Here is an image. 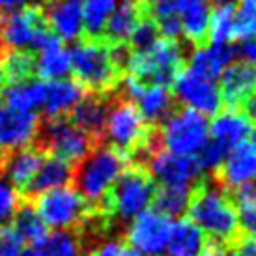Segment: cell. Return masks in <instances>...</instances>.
Returning a JSON list of instances; mask_svg holds the SVG:
<instances>
[{"instance_id": "cell-1", "label": "cell", "mask_w": 256, "mask_h": 256, "mask_svg": "<svg viewBox=\"0 0 256 256\" xmlns=\"http://www.w3.org/2000/svg\"><path fill=\"white\" fill-rule=\"evenodd\" d=\"M187 212L189 219L214 242L226 243L238 240L240 222L234 200L220 185L208 182L194 185Z\"/></svg>"}, {"instance_id": "cell-2", "label": "cell", "mask_w": 256, "mask_h": 256, "mask_svg": "<svg viewBox=\"0 0 256 256\" xmlns=\"http://www.w3.org/2000/svg\"><path fill=\"white\" fill-rule=\"evenodd\" d=\"M72 72L75 80L98 96H107L120 82L122 66L114 56L112 45L103 40L86 38L70 49Z\"/></svg>"}, {"instance_id": "cell-3", "label": "cell", "mask_w": 256, "mask_h": 256, "mask_svg": "<svg viewBox=\"0 0 256 256\" xmlns=\"http://www.w3.org/2000/svg\"><path fill=\"white\" fill-rule=\"evenodd\" d=\"M129 156L112 146H98L78 163L73 182L88 204H101L108 196L114 184L128 170Z\"/></svg>"}, {"instance_id": "cell-4", "label": "cell", "mask_w": 256, "mask_h": 256, "mask_svg": "<svg viewBox=\"0 0 256 256\" xmlns=\"http://www.w3.org/2000/svg\"><path fill=\"white\" fill-rule=\"evenodd\" d=\"M126 70L138 82L168 88L184 70V49L176 40L159 38L150 49L129 50Z\"/></svg>"}, {"instance_id": "cell-5", "label": "cell", "mask_w": 256, "mask_h": 256, "mask_svg": "<svg viewBox=\"0 0 256 256\" xmlns=\"http://www.w3.org/2000/svg\"><path fill=\"white\" fill-rule=\"evenodd\" d=\"M156 191V182L146 166H128V170L122 174L101 204L108 217L120 222H131L135 217L150 210Z\"/></svg>"}, {"instance_id": "cell-6", "label": "cell", "mask_w": 256, "mask_h": 256, "mask_svg": "<svg viewBox=\"0 0 256 256\" xmlns=\"http://www.w3.org/2000/svg\"><path fill=\"white\" fill-rule=\"evenodd\" d=\"M103 135L108 140V146L120 150L126 156L136 152L148 156L156 150L150 124L129 101H118L108 108Z\"/></svg>"}, {"instance_id": "cell-7", "label": "cell", "mask_w": 256, "mask_h": 256, "mask_svg": "<svg viewBox=\"0 0 256 256\" xmlns=\"http://www.w3.org/2000/svg\"><path fill=\"white\" fill-rule=\"evenodd\" d=\"M34 210L47 228L56 232H72L73 228L84 226L92 219L90 204L75 187H58L36 196Z\"/></svg>"}, {"instance_id": "cell-8", "label": "cell", "mask_w": 256, "mask_h": 256, "mask_svg": "<svg viewBox=\"0 0 256 256\" xmlns=\"http://www.w3.org/2000/svg\"><path fill=\"white\" fill-rule=\"evenodd\" d=\"M157 140L166 152L194 157L210 140V122L204 114L182 108L164 118Z\"/></svg>"}, {"instance_id": "cell-9", "label": "cell", "mask_w": 256, "mask_h": 256, "mask_svg": "<svg viewBox=\"0 0 256 256\" xmlns=\"http://www.w3.org/2000/svg\"><path fill=\"white\" fill-rule=\"evenodd\" d=\"M50 34L40 6H24L0 15V43L8 50H36Z\"/></svg>"}, {"instance_id": "cell-10", "label": "cell", "mask_w": 256, "mask_h": 256, "mask_svg": "<svg viewBox=\"0 0 256 256\" xmlns=\"http://www.w3.org/2000/svg\"><path fill=\"white\" fill-rule=\"evenodd\" d=\"M174 220L157 210H146L129 222L126 245L136 256H161L166 249Z\"/></svg>"}, {"instance_id": "cell-11", "label": "cell", "mask_w": 256, "mask_h": 256, "mask_svg": "<svg viewBox=\"0 0 256 256\" xmlns=\"http://www.w3.org/2000/svg\"><path fill=\"white\" fill-rule=\"evenodd\" d=\"M43 148L52 157H58L70 164H78L94 148V138L78 129L70 118L49 120L43 131Z\"/></svg>"}, {"instance_id": "cell-12", "label": "cell", "mask_w": 256, "mask_h": 256, "mask_svg": "<svg viewBox=\"0 0 256 256\" xmlns=\"http://www.w3.org/2000/svg\"><path fill=\"white\" fill-rule=\"evenodd\" d=\"M40 131L42 122L38 112L19 110L0 103V157L32 146Z\"/></svg>"}, {"instance_id": "cell-13", "label": "cell", "mask_w": 256, "mask_h": 256, "mask_svg": "<svg viewBox=\"0 0 256 256\" xmlns=\"http://www.w3.org/2000/svg\"><path fill=\"white\" fill-rule=\"evenodd\" d=\"M172 84H174V96L182 101L185 108H191L204 116H215L220 112L222 98L217 82L198 77L189 70H182Z\"/></svg>"}, {"instance_id": "cell-14", "label": "cell", "mask_w": 256, "mask_h": 256, "mask_svg": "<svg viewBox=\"0 0 256 256\" xmlns=\"http://www.w3.org/2000/svg\"><path fill=\"white\" fill-rule=\"evenodd\" d=\"M148 166L146 170L150 172V176L154 178V182L166 187V185H174V187H192L198 182L200 166L196 164L194 157L187 156H178L166 150H154L148 156Z\"/></svg>"}, {"instance_id": "cell-15", "label": "cell", "mask_w": 256, "mask_h": 256, "mask_svg": "<svg viewBox=\"0 0 256 256\" xmlns=\"http://www.w3.org/2000/svg\"><path fill=\"white\" fill-rule=\"evenodd\" d=\"M126 94L148 124L164 120L174 107V96L166 86L144 84V82L128 77L126 78Z\"/></svg>"}, {"instance_id": "cell-16", "label": "cell", "mask_w": 256, "mask_h": 256, "mask_svg": "<svg viewBox=\"0 0 256 256\" xmlns=\"http://www.w3.org/2000/svg\"><path fill=\"white\" fill-rule=\"evenodd\" d=\"M252 131V122L236 108L217 112L210 124V140L230 154L232 150L247 144Z\"/></svg>"}, {"instance_id": "cell-17", "label": "cell", "mask_w": 256, "mask_h": 256, "mask_svg": "<svg viewBox=\"0 0 256 256\" xmlns=\"http://www.w3.org/2000/svg\"><path fill=\"white\" fill-rule=\"evenodd\" d=\"M45 19L50 34L60 42H77L84 32L82 0H50L45 6Z\"/></svg>"}, {"instance_id": "cell-18", "label": "cell", "mask_w": 256, "mask_h": 256, "mask_svg": "<svg viewBox=\"0 0 256 256\" xmlns=\"http://www.w3.org/2000/svg\"><path fill=\"white\" fill-rule=\"evenodd\" d=\"M219 92L222 105L228 108L242 107L256 92V68L247 62H232L219 77Z\"/></svg>"}, {"instance_id": "cell-19", "label": "cell", "mask_w": 256, "mask_h": 256, "mask_svg": "<svg viewBox=\"0 0 256 256\" xmlns=\"http://www.w3.org/2000/svg\"><path fill=\"white\" fill-rule=\"evenodd\" d=\"M219 185L226 189H240L243 185L256 184V148L243 144L232 150L219 166Z\"/></svg>"}, {"instance_id": "cell-20", "label": "cell", "mask_w": 256, "mask_h": 256, "mask_svg": "<svg viewBox=\"0 0 256 256\" xmlns=\"http://www.w3.org/2000/svg\"><path fill=\"white\" fill-rule=\"evenodd\" d=\"M180 21L182 36L194 45H204L208 40L212 0H170Z\"/></svg>"}, {"instance_id": "cell-21", "label": "cell", "mask_w": 256, "mask_h": 256, "mask_svg": "<svg viewBox=\"0 0 256 256\" xmlns=\"http://www.w3.org/2000/svg\"><path fill=\"white\" fill-rule=\"evenodd\" d=\"M43 159V152L40 148L28 146V148L17 150L8 156L2 157V164H0V174L6 180L8 184H12L19 191V189H26L30 182L34 180L36 172L40 170Z\"/></svg>"}, {"instance_id": "cell-22", "label": "cell", "mask_w": 256, "mask_h": 256, "mask_svg": "<svg viewBox=\"0 0 256 256\" xmlns=\"http://www.w3.org/2000/svg\"><path fill=\"white\" fill-rule=\"evenodd\" d=\"M146 12L148 6L140 0H120L103 32L108 45H128L138 22L146 17Z\"/></svg>"}, {"instance_id": "cell-23", "label": "cell", "mask_w": 256, "mask_h": 256, "mask_svg": "<svg viewBox=\"0 0 256 256\" xmlns=\"http://www.w3.org/2000/svg\"><path fill=\"white\" fill-rule=\"evenodd\" d=\"M84 98V88L77 80L72 78H58V80H45V94H43L42 110L49 120L64 118L73 107Z\"/></svg>"}, {"instance_id": "cell-24", "label": "cell", "mask_w": 256, "mask_h": 256, "mask_svg": "<svg viewBox=\"0 0 256 256\" xmlns=\"http://www.w3.org/2000/svg\"><path fill=\"white\" fill-rule=\"evenodd\" d=\"M70 72H72L70 49L58 38L49 36L36 49L34 75H38L40 80H58L66 78Z\"/></svg>"}, {"instance_id": "cell-25", "label": "cell", "mask_w": 256, "mask_h": 256, "mask_svg": "<svg viewBox=\"0 0 256 256\" xmlns=\"http://www.w3.org/2000/svg\"><path fill=\"white\" fill-rule=\"evenodd\" d=\"M234 56L236 49L230 47L228 43L226 45H215V43L198 45L189 56L187 70L192 72L194 75H198V77H204L208 80L217 82L220 73L234 62Z\"/></svg>"}, {"instance_id": "cell-26", "label": "cell", "mask_w": 256, "mask_h": 256, "mask_svg": "<svg viewBox=\"0 0 256 256\" xmlns=\"http://www.w3.org/2000/svg\"><path fill=\"white\" fill-rule=\"evenodd\" d=\"M108 108L110 107H108L107 96L90 94V96H84L73 107V110L70 112V120L92 138H98L103 135Z\"/></svg>"}, {"instance_id": "cell-27", "label": "cell", "mask_w": 256, "mask_h": 256, "mask_svg": "<svg viewBox=\"0 0 256 256\" xmlns=\"http://www.w3.org/2000/svg\"><path fill=\"white\" fill-rule=\"evenodd\" d=\"M208 238L191 219L174 220L166 243V256H204Z\"/></svg>"}, {"instance_id": "cell-28", "label": "cell", "mask_w": 256, "mask_h": 256, "mask_svg": "<svg viewBox=\"0 0 256 256\" xmlns=\"http://www.w3.org/2000/svg\"><path fill=\"white\" fill-rule=\"evenodd\" d=\"M72 180V164L58 159V157H45L40 170L36 172V176L30 182L28 187L24 189V192L30 194V196H38L42 192L52 191V189H58V187H66Z\"/></svg>"}, {"instance_id": "cell-29", "label": "cell", "mask_w": 256, "mask_h": 256, "mask_svg": "<svg viewBox=\"0 0 256 256\" xmlns=\"http://www.w3.org/2000/svg\"><path fill=\"white\" fill-rule=\"evenodd\" d=\"M43 94H45V80L38 78H28L21 82H14L4 88V103L19 110H30L36 112L38 108H42Z\"/></svg>"}, {"instance_id": "cell-30", "label": "cell", "mask_w": 256, "mask_h": 256, "mask_svg": "<svg viewBox=\"0 0 256 256\" xmlns=\"http://www.w3.org/2000/svg\"><path fill=\"white\" fill-rule=\"evenodd\" d=\"M240 0H212L208 38L215 45H226L234 34V14Z\"/></svg>"}, {"instance_id": "cell-31", "label": "cell", "mask_w": 256, "mask_h": 256, "mask_svg": "<svg viewBox=\"0 0 256 256\" xmlns=\"http://www.w3.org/2000/svg\"><path fill=\"white\" fill-rule=\"evenodd\" d=\"M12 226L24 242V245H28V247L42 245L49 236V228L45 226L42 217L38 215L34 206H30V204H24L17 210V214L12 220Z\"/></svg>"}, {"instance_id": "cell-32", "label": "cell", "mask_w": 256, "mask_h": 256, "mask_svg": "<svg viewBox=\"0 0 256 256\" xmlns=\"http://www.w3.org/2000/svg\"><path fill=\"white\" fill-rule=\"evenodd\" d=\"M118 0H84L82 2V26L90 40H101L107 28Z\"/></svg>"}, {"instance_id": "cell-33", "label": "cell", "mask_w": 256, "mask_h": 256, "mask_svg": "<svg viewBox=\"0 0 256 256\" xmlns=\"http://www.w3.org/2000/svg\"><path fill=\"white\" fill-rule=\"evenodd\" d=\"M192 187H174V185H166L156 191L154 196V204L157 212H161L166 217H180L187 212L189 208V200H191Z\"/></svg>"}, {"instance_id": "cell-34", "label": "cell", "mask_w": 256, "mask_h": 256, "mask_svg": "<svg viewBox=\"0 0 256 256\" xmlns=\"http://www.w3.org/2000/svg\"><path fill=\"white\" fill-rule=\"evenodd\" d=\"M234 192V206L240 230H243L249 238H256V184L243 185Z\"/></svg>"}, {"instance_id": "cell-35", "label": "cell", "mask_w": 256, "mask_h": 256, "mask_svg": "<svg viewBox=\"0 0 256 256\" xmlns=\"http://www.w3.org/2000/svg\"><path fill=\"white\" fill-rule=\"evenodd\" d=\"M38 256H82V242L73 232H54L36 247Z\"/></svg>"}, {"instance_id": "cell-36", "label": "cell", "mask_w": 256, "mask_h": 256, "mask_svg": "<svg viewBox=\"0 0 256 256\" xmlns=\"http://www.w3.org/2000/svg\"><path fill=\"white\" fill-rule=\"evenodd\" d=\"M0 64H2L6 82L10 84L28 80L34 75V56L26 50H8L0 58Z\"/></svg>"}, {"instance_id": "cell-37", "label": "cell", "mask_w": 256, "mask_h": 256, "mask_svg": "<svg viewBox=\"0 0 256 256\" xmlns=\"http://www.w3.org/2000/svg\"><path fill=\"white\" fill-rule=\"evenodd\" d=\"M256 38V0H240L234 14V34L232 40L249 42Z\"/></svg>"}, {"instance_id": "cell-38", "label": "cell", "mask_w": 256, "mask_h": 256, "mask_svg": "<svg viewBox=\"0 0 256 256\" xmlns=\"http://www.w3.org/2000/svg\"><path fill=\"white\" fill-rule=\"evenodd\" d=\"M21 208V192L4 178H0V226H8Z\"/></svg>"}, {"instance_id": "cell-39", "label": "cell", "mask_w": 256, "mask_h": 256, "mask_svg": "<svg viewBox=\"0 0 256 256\" xmlns=\"http://www.w3.org/2000/svg\"><path fill=\"white\" fill-rule=\"evenodd\" d=\"M159 38H161V34L157 30L156 22L152 21V19H148V17H144L142 21L138 22L135 32H133V36L129 40V45H131V50H146Z\"/></svg>"}, {"instance_id": "cell-40", "label": "cell", "mask_w": 256, "mask_h": 256, "mask_svg": "<svg viewBox=\"0 0 256 256\" xmlns=\"http://www.w3.org/2000/svg\"><path fill=\"white\" fill-rule=\"evenodd\" d=\"M226 156L228 154L224 150H220L219 146H215L212 140H208L206 146L194 156V161H196V164H198L202 174H204V172L219 170V166L222 164V161H224Z\"/></svg>"}, {"instance_id": "cell-41", "label": "cell", "mask_w": 256, "mask_h": 256, "mask_svg": "<svg viewBox=\"0 0 256 256\" xmlns=\"http://www.w3.org/2000/svg\"><path fill=\"white\" fill-rule=\"evenodd\" d=\"M26 245L12 224L0 226V256H19Z\"/></svg>"}, {"instance_id": "cell-42", "label": "cell", "mask_w": 256, "mask_h": 256, "mask_svg": "<svg viewBox=\"0 0 256 256\" xmlns=\"http://www.w3.org/2000/svg\"><path fill=\"white\" fill-rule=\"evenodd\" d=\"M86 256H136L124 242L118 240H105L98 243L94 249L88 250Z\"/></svg>"}, {"instance_id": "cell-43", "label": "cell", "mask_w": 256, "mask_h": 256, "mask_svg": "<svg viewBox=\"0 0 256 256\" xmlns=\"http://www.w3.org/2000/svg\"><path fill=\"white\" fill-rule=\"evenodd\" d=\"M234 249L238 256H256V238L245 236L243 240L234 243Z\"/></svg>"}, {"instance_id": "cell-44", "label": "cell", "mask_w": 256, "mask_h": 256, "mask_svg": "<svg viewBox=\"0 0 256 256\" xmlns=\"http://www.w3.org/2000/svg\"><path fill=\"white\" fill-rule=\"evenodd\" d=\"M240 54H242L243 62H247V64L256 68V38L243 43L242 49H240Z\"/></svg>"}, {"instance_id": "cell-45", "label": "cell", "mask_w": 256, "mask_h": 256, "mask_svg": "<svg viewBox=\"0 0 256 256\" xmlns=\"http://www.w3.org/2000/svg\"><path fill=\"white\" fill-rule=\"evenodd\" d=\"M30 2H38V0H0V15L28 6Z\"/></svg>"}, {"instance_id": "cell-46", "label": "cell", "mask_w": 256, "mask_h": 256, "mask_svg": "<svg viewBox=\"0 0 256 256\" xmlns=\"http://www.w3.org/2000/svg\"><path fill=\"white\" fill-rule=\"evenodd\" d=\"M204 256H238L236 254L234 245L226 247V245H208Z\"/></svg>"}, {"instance_id": "cell-47", "label": "cell", "mask_w": 256, "mask_h": 256, "mask_svg": "<svg viewBox=\"0 0 256 256\" xmlns=\"http://www.w3.org/2000/svg\"><path fill=\"white\" fill-rule=\"evenodd\" d=\"M243 107H245V116H247L250 122H256V92L243 103Z\"/></svg>"}, {"instance_id": "cell-48", "label": "cell", "mask_w": 256, "mask_h": 256, "mask_svg": "<svg viewBox=\"0 0 256 256\" xmlns=\"http://www.w3.org/2000/svg\"><path fill=\"white\" fill-rule=\"evenodd\" d=\"M4 88H6V77H4V72H2V64H0V100H2Z\"/></svg>"}, {"instance_id": "cell-49", "label": "cell", "mask_w": 256, "mask_h": 256, "mask_svg": "<svg viewBox=\"0 0 256 256\" xmlns=\"http://www.w3.org/2000/svg\"><path fill=\"white\" fill-rule=\"evenodd\" d=\"M19 256H38L36 254V247H28V245H26V247L22 249V252Z\"/></svg>"}, {"instance_id": "cell-50", "label": "cell", "mask_w": 256, "mask_h": 256, "mask_svg": "<svg viewBox=\"0 0 256 256\" xmlns=\"http://www.w3.org/2000/svg\"><path fill=\"white\" fill-rule=\"evenodd\" d=\"M249 144H250V146H252V148H256V129H252V131H250Z\"/></svg>"}, {"instance_id": "cell-51", "label": "cell", "mask_w": 256, "mask_h": 256, "mask_svg": "<svg viewBox=\"0 0 256 256\" xmlns=\"http://www.w3.org/2000/svg\"><path fill=\"white\" fill-rule=\"evenodd\" d=\"M140 2H142V4H144V6H154V4H156V2H157V0H140Z\"/></svg>"}, {"instance_id": "cell-52", "label": "cell", "mask_w": 256, "mask_h": 256, "mask_svg": "<svg viewBox=\"0 0 256 256\" xmlns=\"http://www.w3.org/2000/svg\"><path fill=\"white\" fill-rule=\"evenodd\" d=\"M0 164H2V157H0Z\"/></svg>"}]
</instances>
